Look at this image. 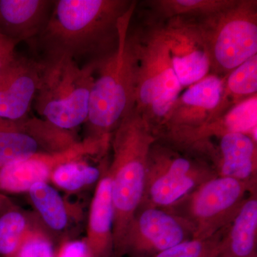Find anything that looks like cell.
Wrapping results in <instances>:
<instances>
[{"instance_id": "obj_14", "label": "cell", "mask_w": 257, "mask_h": 257, "mask_svg": "<svg viewBox=\"0 0 257 257\" xmlns=\"http://www.w3.org/2000/svg\"><path fill=\"white\" fill-rule=\"evenodd\" d=\"M91 152L90 144L84 140L62 152L37 154L10 163L0 169V189L13 192L29 190L33 184L45 182L61 164L89 155Z\"/></svg>"}, {"instance_id": "obj_24", "label": "cell", "mask_w": 257, "mask_h": 257, "mask_svg": "<svg viewBox=\"0 0 257 257\" xmlns=\"http://www.w3.org/2000/svg\"><path fill=\"white\" fill-rule=\"evenodd\" d=\"M225 229L210 237L184 240L154 257H219Z\"/></svg>"}, {"instance_id": "obj_5", "label": "cell", "mask_w": 257, "mask_h": 257, "mask_svg": "<svg viewBox=\"0 0 257 257\" xmlns=\"http://www.w3.org/2000/svg\"><path fill=\"white\" fill-rule=\"evenodd\" d=\"M40 62L41 77L33 103L40 118L67 131L86 123L99 64L80 66L69 57Z\"/></svg>"}, {"instance_id": "obj_12", "label": "cell", "mask_w": 257, "mask_h": 257, "mask_svg": "<svg viewBox=\"0 0 257 257\" xmlns=\"http://www.w3.org/2000/svg\"><path fill=\"white\" fill-rule=\"evenodd\" d=\"M41 72L40 61L15 53L0 73V119L19 121L30 116Z\"/></svg>"}, {"instance_id": "obj_9", "label": "cell", "mask_w": 257, "mask_h": 257, "mask_svg": "<svg viewBox=\"0 0 257 257\" xmlns=\"http://www.w3.org/2000/svg\"><path fill=\"white\" fill-rule=\"evenodd\" d=\"M75 143L70 132L41 118L28 116L19 121L0 119V169L37 154L64 151Z\"/></svg>"}, {"instance_id": "obj_21", "label": "cell", "mask_w": 257, "mask_h": 257, "mask_svg": "<svg viewBox=\"0 0 257 257\" xmlns=\"http://www.w3.org/2000/svg\"><path fill=\"white\" fill-rule=\"evenodd\" d=\"M223 79L220 101L212 119L241 101L257 95V55L233 69Z\"/></svg>"}, {"instance_id": "obj_20", "label": "cell", "mask_w": 257, "mask_h": 257, "mask_svg": "<svg viewBox=\"0 0 257 257\" xmlns=\"http://www.w3.org/2000/svg\"><path fill=\"white\" fill-rule=\"evenodd\" d=\"M234 0H152L145 2L149 10L145 20L163 23L174 18L197 19L221 11Z\"/></svg>"}, {"instance_id": "obj_19", "label": "cell", "mask_w": 257, "mask_h": 257, "mask_svg": "<svg viewBox=\"0 0 257 257\" xmlns=\"http://www.w3.org/2000/svg\"><path fill=\"white\" fill-rule=\"evenodd\" d=\"M257 235V199L253 192L225 229L219 256L253 257Z\"/></svg>"}, {"instance_id": "obj_3", "label": "cell", "mask_w": 257, "mask_h": 257, "mask_svg": "<svg viewBox=\"0 0 257 257\" xmlns=\"http://www.w3.org/2000/svg\"><path fill=\"white\" fill-rule=\"evenodd\" d=\"M138 2L121 19L114 54L99 64L91 92L87 138L110 140L111 134L136 104L138 51L131 22Z\"/></svg>"}, {"instance_id": "obj_29", "label": "cell", "mask_w": 257, "mask_h": 257, "mask_svg": "<svg viewBox=\"0 0 257 257\" xmlns=\"http://www.w3.org/2000/svg\"><path fill=\"white\" fill-rule=\"evenodd\" d=\"M0 200H1V199H0Z\"/></svg>"}, {"instance_id": "obj_22", "label": "cell", "mask_w": 257, "mask_h": 257, "mask_svg": "<svg viewBox=\"0 0 257 257\" xmlns=\"http://www.w3.org/2000/svg\"><path fill=\"white\" fill-rule=\"evenodd\" d=\"M29 190L32 202L45 222L52 229H64L67 222V214L59 193L45 182H37Z\"/></svg>"}, {"instance_id": "obj_4", "label": "cell", "mask_w": 257, "mask_h": 257, "mask_svg": "<svg viewBox=\"0 0 257 257\" xmlns=\"http://www.w3.org/2000/svg\"><path fill=\"white\" fill-rule=\"evenodd\" d=\"M131 28L138 51V84L135 109L157 133L180 95L182 87L174 70L163 25L145 20Z\"/></svg>"}, {"instance_id": "obj_26", "label": "cell", "mask_w": 257, "mask_h": 257, "mask_svg": "<svg viewBox=\"0 0 257 257\" xmlns=\"http://www.w3.org/2000/svg\"><path fill=\"white\" fill-rule=\"evenodd\" d=\"M12 257H55L50 241L38 235L22 240L20 246Z\"/></svg>"}, {"instance_id": "obj_17", "label": "cell", "mask_w": 257, "mask_h": 257, "mask_svg": "<svg viewBox=\"0 0 257 257\" xmlns=\"http://www.w3.org/2000/svg\"><path fill=\"white\" fill-rule=\"evenodd\" d=\"M257 130V95L241 101L207 124L171 142L184 146L207 141L211 137L219 138L229 133H243L253 136Z\"/></svg>"}, {"instance_id": "obj_7", "label": "cell", "mask_w": 257, "mask_h": 257, "mask_svg": "<svg viewBox=\"0 0 257 257\" xmlns=\"http://www.w3.org/2000/svg\"><path fill=\"white\" fill-rule=\"evenodd\" d=\"M216 176L214 167L193 149L161 143L158 139L149 153L142 204L161 209L175 207Z\"/></svg>"}, {"instance_id": "obj_15", "label": "cell", "mask_w": 257, "mask_h": 257, "mask_svg": "<svg viewBox=\"0 0 257 257\" xmlns=\"http://www.w3.org/2000/svg\"><path fill=\"white\" fill-rule=\"evenodd\" d=\"M52 0H0V35L20 43L41 33L53 8Z\"/></svg>"}, {"instance_id": "obj_13", "label": "cell", "mask_w": 257, "mask_h": 257, "mask_svg": "<svg viewBox=\"0 0 257 257\" xmlns=\"http://www.w3.org/2000/svg\"><path fill=\"white\" fill-rule=\"evenodd\" d=\"M165 28L174 70L181 86H191L207 77L210 64L202 39L187 20L174 18L161 23Z\"/></svg>"}, {"instance_id": "obj_11", "label": "cell", "mask_w": 257, "mask_h": 257, "mask_svg": "<svg viewBox=\"0 0 257 257\" xmlns=\"http://www.w3.org/2000/svg\"><path fill=\"white\" fill-rule=\"evenodd\" d=\"M193 238L190 225L182 216L161 208L145 206L138 210L125 236L122 249L130 248L138 254L152 255Z\"/></svg>"}, {"instance_id": "obj_28", "label": "cell", "mask_w": 257, "mask_h": 257, "mask_svg": "<svg viewBox=\"0 0 257 257\" xmlns=\"http://www.w3.org/2000/svg\"><path fill=\"white\" fill-rule=\"evenodd\" d=\"M18 42L0 35V73L16 53Z\"/></svg>"}, {"instance_id": "obj_16", "label": "cell", "mask_w": 257, "mask_h": 257, "mask_svg": "<svg viewBox=\"0 0 257 257\" xmlns=\"http://www.w3.org/2000/svg\"><path fill=\"white\" fill-rule=\"evenodd\" d=\"M214 165L216 174L242 182H253L257 167V142L250 135L229 133L219 137Z\"/></svg>"}, {"instance_id": "obj_18", "label": "cell", "mask_w": 257, "mask_h": 257, "mask_svg": "<svg viewBox=\"0 0 257 257\" xmlns=\"http://www.w3.org/2000/svg\"><path fill=\"white\" fill-rule=\"evenodd\" d=\"M114 207L111 180L106 173L99 181L91 205L87 242L92 257H102L113 246Z\"/></svg>"}, {"instance_id": "obj_25", "label": "cell", "mask_w": 257, "mask_h": 257, "mask_svg": "<svg viewBox=\"0 0 257 257\" xmlns=\"http://www.w3.org/2000/svg\"><path fill=\"white\" fill-rule=\"evenodd\" d=\"M26 221L23 214L10 211L0 216V257H12L17 251Z\"/></svg>"}, {"instance_id": "obj_6", "label": "cell", "mask_w": 257, "mask_h": 257, "mask_svg": "<svg viewBox=\"0 0 257 257\" xmlns=\"http://www.w3.org/2000/svg\"><path fill=\"white\" fill-rule=\"evenodd\" d=\"M183 20L202 39L209 57V74L223 78L257 55L256 0H234L214 14Z\"/></svg>"}, {"instance_id": "obj_8", "label": "cell", "mask_w": 257, "mask_h": 257, "mask_svg": "<svg viewBox=\"0 0 257 257\" xmlns=\"http://www.w3.org/2000/svg\"><path fill=\"white\" fill-rule=\"evenodd\" d=\"M253 187L254 181L218 175L201 184L184 200L183 218L192 228L193 238L210 237L229 226Z\"/></svg>"}, {"instance_id": "obj_2", "label": "cell", "mask_w": 257, "mask_h": 257, "mask_svg": "<svg viewBox=\"0 0 257 257\" xmlns=\"http://www.w3.org/2000/svg\"><path fill=\"white\" fill-rule=\"evenodd\" d=\"M157 140L148 121L135 109L111 134L112 160L106 173L111 180L115 249H122L128 227L143 203L147 160Z\"/></svg>"}, {"instance_id": "obj_27", "label": "cell", "mask_w": 257, "mask_h": 257, "mask_svg": "<svg viewBox=\"0 0 257 257\" xmlns=\"http://www.w3.org/2000/svg\"><path fill=\"white\" fill-rule=\"evenodd\" d=\"M59 257H92L86 241H75L66 243Z\"/></svg>"}, {"instance_id": "obj_23", "label": "cell", "mask_w": 257, "mask_h": 257, "mask_svg": "<svg viewBox=\"0 0 257 257\" xmlns=\"http://www.w3.org/2000/svg\"><path fill=\"white\" fill-rule=\"evenodd\" d=\"M67 161L61 164L52 172V178L61 188L69 191L77 190L94 183L100 177V172L95 167L79 161Z\"/></svg>"}, {"instance_id": "obj_1", "label": "cell", "mask_w": 257, "mask_h": 257, "mask_svg": "<svg viewBox=\"0 0 257 257\" xmlns=\"http://www.w3.org/2000/svg\"><path fill=\"white\" fill-rule=\"evenodd\" d=\"M134 0H54L48 21L29 43L39 61L69 57L79 65L100 64L114 53L121 19Z\"/></svg>"}, {"instance_id": "obj_10", "label": "cell", "mask_w": 257, "mask_h": 257, "mask_svg": "<svg viewBox=\"0 0 257 257\" xmlns=\"http://www.w3.org/2000/svg\"><path fill=\"white\" fill-rule=\"evenodd\" d=\"M223 81L222 77L209 74L189 86L171 107L157 138L175 141L212 119L220 101Z\"/></svg>"}]
</instances>
